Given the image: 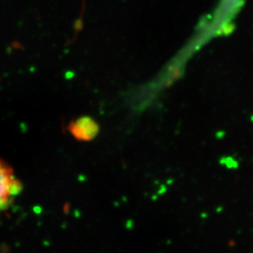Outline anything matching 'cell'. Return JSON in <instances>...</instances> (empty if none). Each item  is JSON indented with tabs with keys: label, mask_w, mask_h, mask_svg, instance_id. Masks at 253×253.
I'll return each mask as SVG.
<instances>
[{
	"label": "cell",
	"mask_w": 253,
	"mask_h": 253,
	"mask_svg": "<svg viewBox=\"0 0 253 253\" xmlns=\"http://www.w3.org/2000/svg\"><path fill=\"white\" fill-rule=\"evenodd\" d=\"M22 190V182L12 167L0 159V215L11 206Z\"/></svg>",
	"instance_id": "1"
},
{
	"label": "cell",
	"mask_w": 253,
	"mask_h": 253,
	"mask_svg": "<svg viewBox=\"0 0 253 253\" xmlns=\"http://www.w3.org/2000/svg\"><path fill=\"white\" fill-rule=\"evenodd\" d=\"M69 131L78 141H91L100 131L99 124L89 117H82L72 121Z\"/></svg>",
	"instance_id": "2"
}]
</instances>
